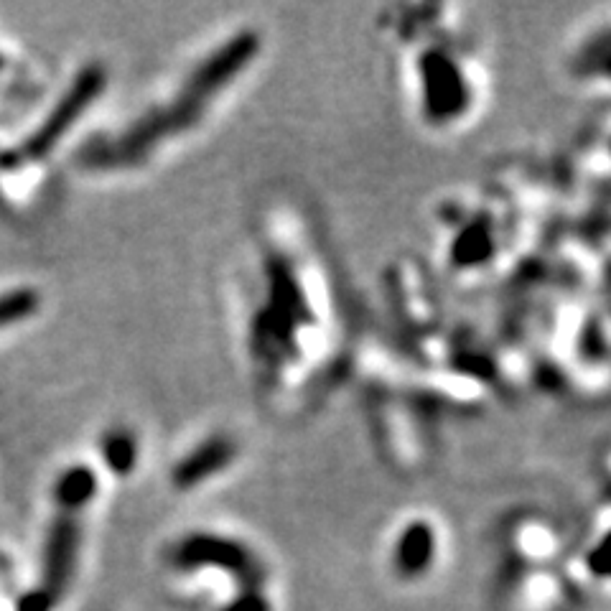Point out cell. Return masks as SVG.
<instances>
[{
	"label": "cell",
	"instance_id": "cell-1",
	"mask_svg": "<svg viewBox=\"0 0 611 611\" xmlns=\"http://www.w3.org/2000/svg\"><path fill=\"white\" fill-rule=\"evenodd\" d=\"M97 482L87 466H72L57 482V517L51 522L49 538L44 548V578L39 591L51 604L67 591L69 581L77 568L79 540H82V525L79 515L95 497Z\"/></svg>",
	"mask_w": 611,
	"mask_h": 611
},
{
	"label": "cell",
	"instance_id": "cell-2",
	"mask_svg": "<svg viewBox=\"0 0 611 611\" xmlns=\"http://www.w3.org/2000/svg\"><path fill=\"white\" fill-rule=\"evenodd\" d=\"M102 87H105V74L97 67L85 69V72L74 79V85L69 87L64 100L51 110L46 123L41 125L23 146L8 151L6 156H3V163H6L8 169H18V166H26V163H34L39 161V158L49 156L51 148L57 146L59 138L72 128L74 120L85 113L87 105L95 100Z\"/></svg>",
	"mask_w": 611,
	"mask_h": 611
},
{
	"label": "cell",
	"instance_id": "cell-3",
	"mask_svg": "<svg viewBox=\"0 0 611 611\" xmlns=\"http://www.w3.org/2000/svg\"><path fill=\"white\" fill-rule=\"evenodd\" d=\"M176 566L225 568L240 583V594H260L265 583V571L258 558L235 540L217 538V535H191L189 540H184L176 548Z\"/></svg>",
	"mask_w": 611,
	"mask_h": 611
},
{
	"label": "cell",
	"instance_id": "cell-4",
	"mask_svg": "<svg viewBox=\"0 0 611 611\" xmlns=\"http://www.w3.org/2000/svg\"><path fill=\"white\" fill-rule=\"evenodd\" d=\"M436 558V535L426 522L405 527L395 545V571L400 578H418L431 568Z\"/></svg>",
	"mask_w": 611,
	"mask_h": 611
},
{
	"label": "cell",
	"instance_id": "cell-5",
	"mask_svg": "<svg viewBox=\"0 0 611 611\" xmlns=\"http://www.w3.org/2000/svg\"><path fill=\"white\" fill-rule=\"evenodd\" d=\"M232 456V446L227 441H214L209 443L207 449H204V454H194L186 464H181L179 469H176V482L181 484V487H189V484H197L202 482V479L212 477V471H209V466H227V461H230Z\"/></svg>",
	"mask_w": 611,
	"mask_h": 611
},
{
	"label": "cell",
	"instance_id": "cell-6",
	"mask_svg": "<svg viewBox=\"0 0 611 611\" xmlns=\"http://www.w3.org/2000/svg\"><path fill=\"white\" fill-rule=\"evenodd\" d=\"M39 311V293L34 288H16L0 296V329L26 321Z\"/></svg>",
	"mask_w": 611,
	"mask_h": 611
},
{
	"label": "cell",
	"instance_id": "cell-7",
	"mask_svg": "<svg viewBox=\"0 0 611 611\" xmlns=\"http://www.w3.org/2000/svg\"><path fill=\"white\" fill-rule=\"evenodd\" d=\"M133 443L128 441V438H110L107 441V459H110V464L115 466L118 471H125L130 464H133Z\"/></svg>",
	"mask_w": 611,
	"mask_h": 611
},
{
	"label": "cell",
	"instance_id": "cell-8",
	"mask_svg": "<svg viewBox=\"0 0 611 611\" xmlns=\"http://www.w3.org/2000/svg\"><path fill=\"white\" fill-rule=\"evenodd\" d=\"M222 611H270V601L263 591L260 594H240Z\"/></svg>",
	"mask_w": 611,
	"mask_h": 611
}]
</instances>
